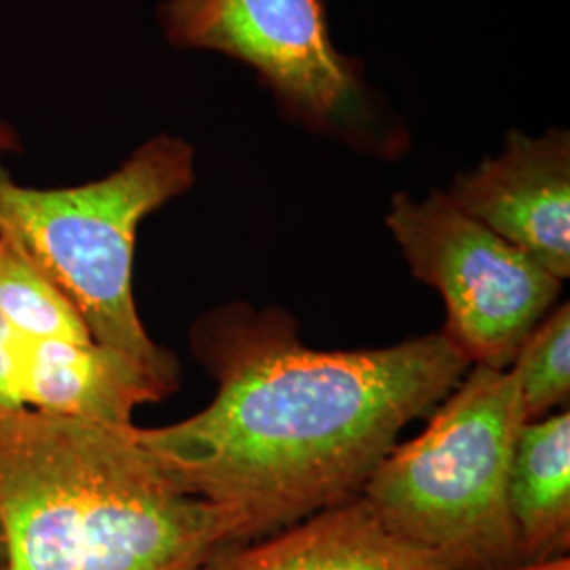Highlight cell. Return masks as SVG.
Segmentation results:
<instances>
[{
	"label": "cell",
	"mask_w": 570,
	"mask_h": 570,
	"mask_svg": "<svg viewBox=\"0 0 570 570\" xmlns=\"http://www.w3.org/2000/svg\"><path fill=\"white\" fill-rule=\"evenodd\" d=\"M188 338L214 400L131 435L178 489L237 513L242 543L357 497L406 425L471 367L442 332L317 351L284 308L245 303L207 311Z\"/></svg>",
	"instance_id": "1"
},
{
	"label": "cell",
	"mask_w": 570,
	"mask_h": 570,
	"mask_svg": "<svg viewBox=\"0 0 570 570\" xmlns=\"http://www.w3.org/2000/svg\"><path fill=\"white\" fill-rule=\"evenodd\" d=\"M7 570H202L242 518L178 489L131 425L0 410Z\"/></svg>",
	"instance_id": "2"
},
{
	"label": "cell",
	"mask_w": 570,
	"mask_h": 570,
	"mask_svg": "<svg viewBox=\"0 0 570 570\" xmlns=\"http://www.w3.org/2000/svg\"><path fill=\"white\" fill-rule=\"evenodd\" d=\"M18 131L0 121V237L13 242L81 311L96 343L178 387V364L144 327L134 298V254L144 218L195 183V150L155 136L102 180L37 188L16 183L4 155Z\"/></svg>",
	"instance_id": "3"
},
{
	"label": "cell",
	"mask_w": 570,
	"mask_h": 570,
	"mask_svg": "<svg viewBox=\"0 0 570 570\" xmlns=\"http://www.w3.org/2000/svg\"><path fill=\"white\" fill-rule=\"evenodd\" d=\"M524 425L510 367L473 366L428 428L376 465L360 494L391 532L454 570L518 564L508 484Z\"/></svg>",
	"instance_id": "4"
},
{
	"label": "cell",
	"mask_w": 570,
	"mask_h": 570,
	"mask_svg": "<svg viewBox=\"0 0 570 570\" xmlns=\"http://www.w3.org/2000/svg\"><path fill=\"white\" fill-rule=\"evenodd\" d=\"M165 37L252 66L285 115L376 155L395 157L404 134L379 121L357 61L330 39L322 0H165Z\"/></svg>",
	"instance_id": "5"
},
{
	"label": "cell",
	"mask_w": 570,
	"mask_h": 570,
	"mask_svg": "<svg viewBox=\"0 0 570 570\" xmlns=\"http://www.w3.org/2000/svg\"><path fill=\"white\" fill-rule=\"evenodd\" d=\"M416 279L440 292V330L471 366L510 367L534 326L560 298L562 282L529 254L433 190L397 193L385 218Z\"/></svg>",
	"instance_id": "6"
},
{
	"label": "cell",
	"mask_w": 570,
	"mask_h": 570,
	"mask_svg": "<svg viewBox=\"0 0 570 570\" xmlns=\"http://www.w3.org/2000/svg\"><path fill=\"white\" fill-rule=\"evenodd\" d=\"M446 195L560 282L569 279V131L551 129L539 138L510 131L501 155L459 174Z\"/></svg>",
	"instance_id": "7"
},
{
	"label": "cell",
	"mask_w": 570,
	"mask_h": 570,
	"mask_svg": "<svg viewBox=\"0 0 570 570\" xmlns=\"http://www.w3.org/2000/svg\"><path fill=\"white\" fill-rule=\"evenodd\" d=\"M202 570H454L381 522L362 494L254 541L218 551Z\"/></svg>",
	"instance_id": "8"
},
{
	"label": "cell",
	"mask_w": 570,
	"mask_h": 570,
	"mask_svg": "<svg viewBox=\"0 0 570 570\" xmlns=\"http://www.w3.org/2000/svg\"><path fill=\"white\" fill-rule=\"evenodd\" d=\"M148 367L100 343H58L21 336L23 410L100 423L134 425V412L176 391Z\"/></svg>",
	"instance_id": "9"
},
{
	"label": "cell",
	"mask_w": 570,
	"mask_h": 570,
	"mask_svg": "<svg viewBox=\"0 0 570 570\" xmlns=\"http://www.w3.org/2000/svg\"><path fill=\"white\" fill-rule=\"evenodd\" d=\"M522 562L567 556L570 546V412L527 423L515 442L508 484Z\"/></svg>",
	"instance_id": "10"
},
{
	"label": "cell",
	"mask_w": 570,
	"mask_h": 570,
	"mask_svg": "<svg viewBox=\"0 0 570 570\" xmlns=\"http://www.w3.org/2000/svg\"><path fill=\"white\" fill-rule=\"evenodd\" d=\"M0 315L23 338L96 341L70 296L4 237H0Z\"/></svg>",
	"instance_id": "11"
},
{
	"label": "cell",
	"mask_w": 570,
	"mask_h": 570,
	"mask_svg": "<svg viewBox=\"0 0 570 570\" xmlns=\"http://www.w3.org/2000/svg\"><path fill=\"white\" fill-rule=\"evenodd\" d=\"M527 423L541 421L570 397V305L562 303L534 326L510 366Z\"/></svg>",
	"instance_id": "12"
},
{
	"label": "cell",
	"mask_w": 570,
	"mask_h": 570,
	"mask_svg": "<svg viewBox=\"0 0 570 570\" xmlns=\"http://www.w3.org/2000/svg\"><path fill=\"white\" fill-rule=\"evenodd\" d=\"M21 334L0 315V410H23L20 395Z\"/></svg>",
	"instance_id": "13"
},
{
	"label": "cell",
	"mask_w": 570,
	"mask_h": 570,
	"mask_svg": "<svg viewBox=\"0 0 570 570\" xmlns=\"http://www.w3.org/2000/svg\"><path fill=\"white\" fill-rule=\"evenodd\" d=\"M492 570H570L569 556H558V558H550V560H539V562H518V564H510L503 569Z\"/></svg>",
	"instance_id": "14"
},
{
	"label": "cell",
	"mask_w": 570,
	"mask_h": 570,
	"mask_svg": "<svg viewBox=\"0 0 570 570\" xmlns=\"http://www.w3.org/2000/svg\"><path fill=\"white\" fill-rule=\"evenodd\" d=\"M0 560H4V532H2V522H0Z\"/></svg>",
	"instance_id": "15"
},
{
	"label": "cell",
	"mask_w": 570,
	"mask_h": 570,
	"mask_svg": "<svg viewBox=\"0 0 570 570\" xmlns=\"http://www.w3.org/2000/svg\"><path fill=\"white\" fill-rule=\"evenodd\" d=\"M0 570H7V567H4V560H0Z\"/></svg>",
	"instance_id": "16"
}]
</instances>
